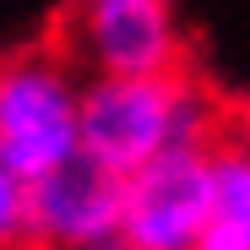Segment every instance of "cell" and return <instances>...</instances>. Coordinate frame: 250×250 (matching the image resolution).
<instances>
[{
  "instance_id": "7",
  "label": "cell",
  "mask_w": 250,
  "mask_h": 250,
  "mask_svg": "<svg viewBox=\"0 0 250 250\" xmlns=\"http://www.w3.org/2000/svg\"><path fill=\"white\" fill-rule=\"evenodd\" d=\"M0 250H33V185L0 158Z\"/></svg>"
},
{
  "instance_id": "5",
  "label": "cell",
  "mask_w": 250,
  "mask_h": 250,
  "mask_svg": "<svg viewBox=\"0 0 250 250\" xmlns=\"http://www.w3.org/2000/svg\"><path fill=\"white\" fill-rule=\"evenodd\" d=\"M120 212L125 180L76 152L33 185V250H82L93 239H109L120 234Z\"/></svg>"
},
{
  "instance_id": "4",
  "label": "cell",
  "mask_w": 250,
  "mask_h": 250,
  "mask_svg": "<svg viewBox=\"0 0 250 250\" xmlns=\"http://www.w3.org/2000/svg\"><path fill=\"white\" fill-rule=\"evenodd\" d=\"M71 44L98 82L185 76V44L169 0H82L71 17Z\"/></svg>"
},
{
  "instance_id": "1",
  "label": "cell",
  "mask_w": 250,
  "mask_h": 250,
  "mask_svg": "<svg viewBox=\"0 0 250 250\" xmlns=\"http://www.w3.org/2000/svg\"><path fill=\"white\" fill-rule=\"evenodd\" d=\"M212 104L190 76H147V82H93L82 93V152L109 174L131 180L174 147H212Z\"/></svg>"
},
{
  "instance_id": "2",
  "label": "cell",
  "mask_w": 250,
  "mask_h": 250,
  "mask_svg": "<svg viewBox=\"0 0 250 250\" xmlns=\"http://www.w3.org/2000/svg\"><path fill=\"white\" fill-rule=\"evenodd\" d=\"M82 152V93L55 55H17L0 65V158L38 185Z\"/></svg>"
},
{
  "instance_id": "3",
  "label": "cell",
  "mask_w": 250,
  "mask_h": 250,
  "mask_svg": "<svg viewBox=\"0 0 250 250\" xmlns=\"http://www.w3.org/2000/svg\"><path fill=\"white\" fill-rule=\"evenodd\" d=\"M212 229V147H174L125 180L120 234L131 250H196Z\"/></svg>"
},
{
  "instance_id": "8",
  "label": "cell",
  "mask_w": 250,
  "mask_h": 250,
  "mask_svg": "<svg viewBox=\"0 0 250 250\" xmlns=\"http://www.w3.org/2000/svg\"><path fill=\"white\" fill-rule=\"evenodd\" d=\"M82 250H131V239H125V234H109V239H93V245H82Z\"/></svg>"
},
{
  "instance_id": "6",
  "label": "cell",
  "mask_w": 250,
  "mask_h": 250,
  "mask_svg": "<svg viewBox=\"0 0 250 250\" xmlns=\"http://www.w3.org/2000/svg\"><path fill=\"white\" fill-rule=\"evenodd\" d=\"M196 250H250V136L212 142V229Z\"/></svg>"
}]
</instances>
